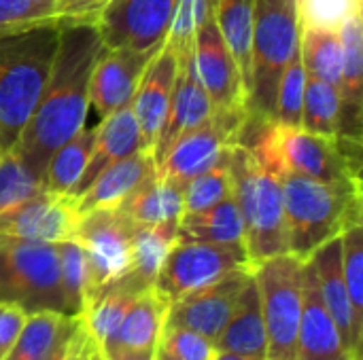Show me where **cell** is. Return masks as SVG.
Segmentation results:
<instances>
[{"label":"cell","mask_w":363,"mask_h":360,"mask_svg":"<svg viewBox=\"0 0 363 360\" xmlns=\"http://www.w3.org/2000/svg\"><path fill=\"white\" fill-rule=\"evenodd\" d=\"M104 45L96 25H62L49 79L32 117L11 146L34 172L45 176L55 149L85 127L89 83Z\"/></svg>","instance_id":"obj_1"},{"label":"cell","mask_w":363,"mask_h":360,"mask_svg":"<svg viewBox=\"0 0 363 360\" xmlns=\"http://www.w3.org/2000/svg\"><path fill=\"white\" fill-rule=\"evenodd\" d=\"M285 202L287 252L308 261L317 248L363 223L362 182H321L279 174Z\"/></svg>","instance_id":"obj_2"},{"label":"cell","mask_w":363,"mask_h":360,"mask_svg":"<svg viewBox=\"0 0 363 360\" xmlns=\"http://www.w3.org/2000/svg\"><path fill=\"white\" fill-rule=\"evenodd\" d=\"M255 159L279 174L321 182H362V142L308 132L300 125L268 123L247 144Z\"/></svg>","instance_id":"obj_3"},{"label":"cell","mask_w":363,"mask_h":360,"mask_svg":"<svg viewBox=\"0 0 363 360\" xmlns=\"http://www.w3.org/2000/svg\"><path fill=\"white\" fill-rule=\"evenodd\" d=\"M57 25L0 40V153L11 149L32 117L51 72Z\"/></svg>","instance_id":"obj_4"},{"label":"cell","mask_w":363,"mask_h":360,"mask_svg":"<svg viewBox=\"0 0 363 360\" xmlns=\"http://www.w3.org/2000/svg\"><path fill=\"white\" fill-rule=\"evenodd\" d=\"M300 51L298 0H255L251 70L247 93V125L274 123L279 83L291 57Z\"/></svg>","instance_id":"obj_5"},{"label":"cell","mask_w":363,"mask_h":360,"mask_svg":"<svg viewBox=\"0 0 363 360\" xmlns=\"http://www.w3.org/2000/svg\"><path fill=\"white\" fill-rule=\"evenodd\" d=\"M232 193L245 227V250L251 267L287 252L285 202L281 178L264 168L253 151L236 142L230 153Z\"/></svg>","instance_id":"obj_6"},{"label":"cell","mask_w":363,"mask_h":360,"mask_svg":"<svg viewBox=\"0 0 363 360\" xmlns=\"http://www.w3.org/2000/svg\"><path fill=\"white\" fill-rule=\"evenodd\" d=\"M0 299L28 312H64L57 244L0 238Z\"/></svg>","instance_id":"obj_7"},{"label":"cell","mask_w":363,"mask_h":360,"mask_svg":"<svg viewBox=\"0 0 363 360\" xmlns=\"http://www.w3.org/2000/svg\"><path fill=\"white\" fill-rule=\"evenodd\" d=\"M302 269L304 261L289 252L270 257L253 267L266 327V360H296L302 316Z\"/></svg>","instance_id":"obj_8"},{"label":"cell","mask_w":363,"mask_h":360,"mask_svg":"<svg viewBox=\"0 0 363 360\" xmlns=\"http://www.w3.org/2000/svg\"><path fill=\"white\" fill-rule=\"evenodd\" d=\"M134 225L117 208H98L79 216L74 242L81 246L87 265V299L123 278L132 259Z\"/></svg>","instance_id":"obj_9"},{"label":"cell","mask_w":363,"mask_h":360,"mask_svg":"<svg viewBox=\"0 0 363 360\" xmlns=\"http://www.w3.org/2000/svg\"><path fill=\"white\" fill-rule=\"evenodd\" d=\"M245 267H251L245 246L177 240L155 276L153 289L168 303H174Z\"/></svg>","instance_id":"obj_10"},{"label":"cell","mask_w":363,"mask_h":360,"mask_svg":"<svg viewBox=\"0 0 363 360\" xmlns=\"http://www.w3.org/2000/svg\"><path fill=\"white\" fill-rule=\"evenodd\" d=\"M247 112H215L206 123L189 129L172 142L155 166L164 180L185 187L191 178L213 168L236 142L247 127Z\"/></svg>","instance_id":"obj_11"},{"label":"cell","mask_w":363,"mask_h":360,"mask_svg":"<svg viewBox=\"0 0 363 360\" xmlns=\"http://www.w3.org/2000/svg\"><path fill=\"white\" fill-rule=\"evenodd\" d=\"M179 0H113L96 28L106 49L155 51L164 45Z\"/></svg>","instance_id":"obj_12"},{"label":"cell","mask_w":363,"mask_h":360,"mask_svg":"<svg viewBox=\"0 0 363 360\" xmlns=\"http://www.w3.org/2000/svg\"><path fill=\"white\" fill-rule=\"evenodd\" d=\"M194 66L219 112H247V87L242 74L213 19V13L196 28Z\"/></svg>","instance_id":"obj_13"},{"label":"cell","mask_w":363,"mask_h":360,"mask_svg":"<svg viewBox=\"0 0 363 360\" xmlns=\"http://www.w3.org/2000/svg\"><path fill=\"white\" fill-rule=\"evenodd\" d=\"M251 274L253 267L236 269L223 276L221 280L170 303L166 314V327L189 329L215 342L223 331Z\"/></svg>","instance_id":"obj_14"},{"label":"cell","mask_w":363,"mask_h":360,"mask_svg":"<svg viewBox=\"0 0 363 360\" xmlns=\"http://www.w3.org/2000/svg\"><path fill=\"white\" fill-rule=\"evenodd\" d=\"M79 216L74 199L43 191L0 212V238L60 244L74 238Z\"/></svg>","instance_id":"obj_15"},{"label":"cell","mask_w":363,"mask_h":360,"mask_svg":"<svg viewBox=\"0 0 363 360\" xmlns=\"http://www.w3.org/2000/svg\"><path fill=\"white\" fill-rule=\"evenodd\" d=\"M179 68H181V62H179L177 51L164 40V45L157 49V53L151 57L149 66L145 68L143 79L130 102L138 129H140L143 151H149L151 155L162 134L168 108H170Z\"/></svg>","instance_id":"obj_16"},{"label":"cell","mask_w":363,"mask_h":360,"mask_svg":"<svg viewBox=\"0 0 363 360\" xmlns=\"http://www.w3.org/2000/svg\"><path fill=\"white\" fill-rule=\"evenodd\" d=\"M353 354L345 348L340 331L330 316L315 267L304 261L302 269V316L298 329V344H296V360H351Z\"/></svg>","instance_id":"obj_17"},{"label":"cell","mask_w":363,"mask_h":360,"mask_svg":"<svg viewBox=\"0 0 363 360\" xmlns=\"http://www.w3.org/2000/svg\"><path fill=\"white\" fill-rule=\"evenodd\" d=\"M155 51L132 49H102L89 83V104L106 117L132 102V95L143 79Z\"/></svg>","instance_id":"obj_18"},{"label":"cell","mask_w":363,"mask_h":360,"mask_svg":"<svg viewBox=\"0 0 363 360\" xmlns=\"http://www.w3.org/2000/svg\"><path fill=\"white\" fill-rule=\"evenodd\" d=\"M168 308L170 303L153 286L143 291L132 303V308L125 312L117 329L98 348L102 356L155 354L166 327Z\"/></svg>","instance_id":"obj_19"},{"label":"cell","mask_w":363,"mask_h":360,"mask_svg":"<svg viewBox=\"0 0 363 360\" xmlns=\"http://www.w3.org/2000/svg\"><path fill=\"white\" fill-rule=\"evenodd\" d=\"M179 62H181V68H179L174 93L170 100V108H168L162 134L157 138V144L153 149L155 166L177 138H181L189 129L206 123L217 112L211 95L206 93V89L202 87V83L198 79V72L194 66V53Z\"/></svg>","instance_id":"obj_20"},{"label":"cell","mask_w":363,"mask_h":360,"mask_svg":"<svg viewBox=\"0 0 363 360\" xmlns=\"http://www.w3.org/2000/svg\"><path fill=\"white\" fill-rule=\"evenodd\" d=\"M153 174H155V159L149 151L140 149L104 168L87 187V191L74 199V208L79 214L98 208H117Z\"/></svg>","instance_id":"obj_21"},{"label":"cell","mask_w":363,"mask_h":360,"mask_svg":"<svg viewBox=\"0 0 363 360\" xmlns=\"http://www.w3.org/2000/svg\"><path fill=\"white\" fill-rule=\"evenodd\" d=\"M140 149H143L140 129H138V123H136V117H134V110L130 104L102 117V121L96 125L94 149H91L89 161L85 166V172L74 187L72 199H77L81 193H85L87 187L94 182V178L104 168H108L111 163H115Z\"/></svg>","instance_id":"obj_22"},{"label":"cell","mask_w":363,"mask_h":360,"mask_svg":"<svg viewBox=\"0 0 363 360\" xmlns=\"http://www.w3.org/2000/svg\"><path fill=\"white\" fill-rule=\"evenodd\" d=\"M311 263L317 274L321 299L340 331L345 348L353 356H359L363 342L355 333L353 310H351V301H349V293H347V284H345V276H342L340 238H334L328 244H323L321 248H317L311 257Z\"/></svg>","instance_id":"obj_23"},{"label":"cell","mask_w":363,"mask_h":360,"mask_svg":"<svg viewBox=\"0 0 363 360\" xmlns=\"http://www.w3.org/2000/svg\"><path fill=\"white\" fill-rule=\"evenodd\" d=\"M342 70H340V129L338 136L362 142L363 104V17H351L340 30Z\"/></svg>","instance_id":"obj_24"},{"label":"cell","mask_w":363,"mask_h":360,"mask_svg":"<svg viewBox=\"0 0 363 360\" xmlns=\"http://www.w3.org/2000/svg\"><path fill=\"white\" fill-rule=\"evenodd\" d=\"M215 348L219 352H232V354L266 360V327H264L259 291L253 274L247 286L242 289L223 331L215 339Z\"/></svg>","instance_id":"obj_25"},{"label":"cell","mask_w":363,"mask_h":360,"mask_svg":"<svg viewBox=\"0 0 363 360\" xmlns=\"http://www.w3.org/2000/svg\"><path fill=\"white\" fill-rule=\"evenodd\" d=\"M117 210L134 225H179L183 216V187L153 174Z\"/></svg>","instance_id":"obj_26"},{"label":"cell","mask_w":363,"mask_h":360,"mask_svg":"<svg viewBox=\"0 0 363 360\" xmlns=\"http://www.w3.org/2000/svg\"><path fill=\"white\" fill-rule=\"evenodd\" d=\"M177 240L245 246V227L234 193L206 210L183 214L179 221Z\"/></svg>","instance_id":"obj_27"},{"label":"cell","mask_w":363,"mask_h":360,"mask_svg":"<svg viewBox=\"0 0 363 360\" xmlns=\"http://www.w3.org/2000/svg\"><path fill=\"white\" fill-rule=\"evenodd\" d=\"M143 291L147 289H138L134 282L119 278L117 282L108 284L104 291H100L96 297L87 301V306L79 316L98 348L117 329V325L121 323V318L125 316V312L132 308V303Z\"/></svg>","instance_id":"obj_28"},{"label":"cell","mask_w":363,"mask_h":360,"mask_svg":"<svg viewBox=\"0 0 363 360\" xmlns=\"http://www.w3.org/2000/svg\"><path fill=\"white\" fill-rule=\"evenodd\" d=\"M177 229L179 225L134 227L130 269L123 278L134 282L138 289H151L166 255L177 242Z\"/></svg>","instance_id":"obj_29"},{"label":"cell","mask_w":363,"mask_h":360,"mask_svg":"<svg viewBox=\"0 0 363 360\" xmlns=\"http://www.w3.org/2000/svg\"><path fill=\"white\" fill-rule=\"evenodd\" d=\"M77 316L57 310L28 312L23 329L4 360H43L74 327Z\"/></svg>","instance_id":"obj_30"},{"label":"cell","mask_w":363,"mask_h":360,"mask_svg":"<svg viewBox=\"0 0 363 360\" xmlns=\"http://www.w3.org/2000/svg\"><path fill=\"white\" fill-rule=\"evenodd\" d=\"M94 140H96V125L83 127L60 149L53 151L45 170V182L49 193L72 199L74 187L81 180L85 166L89 161Z\"/></svg>","instance_id":"obj_31"},{"label":"cell","mask_w":363,"mask_h":360,"mask_svg":"<svg viewBox=\"0 0 363 360\" xmlns=\"http://www.w3.org/2000/svg\"><path fill=\"white\" fill-rule=\"evenodd\" d=\"M253 8L255 0H213V19L232 51L249 93L251 70V38H253Z\"/></svg>","instance_id":"obj_32"},{"label":"cell","mask_w":363,"mask_h":360,"mask_svg":"<svg viewBox=\"0 0 363 360\" xmlns=\"http://www.w3.org/2000/svg\"><path fill=\"white\" fill-rule=\"evenodd\" d=\"M300 57L306 76L325 81L340 89L342 45L338 30L300 28Z\"/></svg>","instance_id":"obj_33"},{"label":"cell","mask_w":363,"mask_h":360,"mask_svg":"<svg viewBox=\"0 0 363 360\" xmlns=\"http://www.w3.org/2000/svg\"><path fill=\"white\" fill-rule=\"evenodd\" d=\"M340 112H342V102H340L338 87L325 81L306 76L300 127L315 132V134L338 136Z\"/></svg>","instance_id":"obj_34"},{"label":"cell","mask_w":363,"mask_h":360,"mask_svg":"<svg viewBox=\"0 0 363 360\" xmlns=\"http://www.w3.org/2000/svg\"><path fill=\"white\" fill-rule=\"evenodd\" d=\"M47 191L45 176L34 172L11 149L0 153V212Z\"/></svg>","instance_id":"obj_35"},{"label":"cell","mask_w":363,"mask_h":360,"mask_svg":"<svg viewBox=\"0 0 363 360\" xmlns=\"http://www.w3.org/2000/svg\"><path fill=\"white\" fill-rule=\"evenodd\" d=\"M342 276L353 310L355 333L363 342V223L351 225L340 236Z\"/></svg>","instance_id":"obj_36"},{"label":"cell","mask_w":363,"mask_h":360,"mask_svg":"<svg viewBox=\"0 0 363 360\" xmlns=\"http://www.w3.org/2000/svg\"><path fill=\"white\" fill-rule=\"evenodd\" d=\"M230 153L232 149L213 168L198 174L183 187V214L206 210L232 193Z\"/></svg>","instance_id":"obj_37"},{"label":"cell","mask_w":363,"mask_h":360,"mask_svg":"<svg viewBox=\"0 0 363 360\" xmlns=\"http://www.w3.org/2000/svg\"><path fill=\"white\" fill-rule=\"evenodd\" d=\"M60 250V280L64 295V312L79 316L87 299V265L81 246L74 240L57 244Z\"/></svg>","instance_id":"obj_38"},{"label":"cell","mask_w":363,"mask_h":360,"mask_svg":"<svg viewBox=\"0 0 363 360\" xmlns=\"http://www.w3.org/2000/svg\"><path fill=\"white\" fill-rule=\"evenodd\" d=\"M47 25H57L55 0H0V40Z\"/></svg>","instance_id":"obj_39"},{"label":"cell","mask_w":363,"mask_h":360,"mask_svg":"<svg viewBox=\"0 0 363 360\" xmlns=\"http://www.w3.org/2000/svg\"><path fill=\"white\" fill-rule=\"evenodd\" d=\"M362 11L363 0H298L300 28L340 30Z\"/></svg>","instance_id":"obj_40"},{"label":"cell","mask_w":363,"mask_h":360,"mask_svg":"<svg viewBox=\"0 0 363 360\" xmlns=\"http://www.w3.org/2000/svg\"><path fill=\"white\" fill-rule=\"evenodd\" d=\"M304 85H306V72H304L302 57H300V51H298L291 57V62L287 64V68L283 72V79L279 83L277 104H274V123L300 125Z\"/></svg>","instance_id":"obj_41"},{"label":"cell","mask_w":363,"mask_h":360,"mask_svg":"<svg viewBox=\"0 0 363 360\" xmlns=\"http://www.w3.org/2000/svg\"><path fill=\"white\" fill-rule=\"evenodd\" d=\"M157 352L172 360H213L217 348L215 342L196 331L181 327H164Z\"/></svg>","instance_id":"obj_42"},{"label":"cell","mask_w":363,"mask_h":360,"mask_svg":"<svg viewBox=\"0 0 363 360\" xmlns=\"http://www.w3.org/2000/svg\"><path fill=\"white\" fill-rule=\"evenodd\" d=\"M113 0H55V21L62 25H96Z\"/></svg>","instance_id":"obj_43"},{"label":"cell","mask_w":363,"mask_h":360,"mask_svg":"<svg viewBox=\"0 0 363 360\" xmlns=\"http://www.w3.org/2000/svg\"><path fill=\"white\" fill-rule=\"evenodd\" d=\"M28 318V310L21 308L15 301H6L0 299V360L9 356V352L13 350L23 323Z\"/></svg>","instance_id":"obj_44"},{"label":"cell","mask_w":363,"mask_h":360,"mask_svg":"<svg viewBox=\"0 0 363 360\" xmlns=\"http://www.w3.org/2000/svg\"><path fill=\"white\" fill-rule=\"evenodd\" d=\"M91 350H94V339L83 325L81 316H77L74 331L68 339V350H66V360H91Z\"/></svg>","instance_id":"obj_45"},{"label":"cell","mask_w":363,"mask_h":360,"mask_svg":"<svg viewBox=\"0 0 363 360\" xmlns=\"http://www.w3.org/2000/svg\"><path fill=\"white\" fill-rule=\"evenodd\" d=\"M77 323V320H74ZM72 331H74V327H72ZM72 331L66 335V337H62V342L45 356L43 360H66V350H68V339H70V335H72Z\"/></svg>","instance_id":"obj_46"},{"label":"cell","mask_w":363,"mask_h":360,"mask_svg":"<svg viewBox=\"0 0 363 360\" xmlns=\"http://www.w3.org/2000/svg\"><path fill=\"white\" fill-rule=\"evenodd\" d=\"M102 354V352H100ZM104 360H157L155 354H119V356H102Z\"/></svg>","instance_id":"obj_47"},{"label":"cell","mask_w":363,"mask_h":360,"mask_svg":"<svg viewBox=\"0 0 363 360\" xmlns=\"http://www.w3.org/2000/svg\"><path fill=\"white\" fill-rule=\"evenodd\" d=\"M213 360H259V359H251V356H242V354H232V352H215Z\"/></svg>","instance_id":"obj_48"},{"label":"cell","mask_w":363,"mask_h":360,"mask_svg":"<svg viewBox=\"0 0 363 360\" xmlns=\"http://www.w3.org/2000/svg\"><path fill=\"white\" fill-rule=\"evenodd\" d=\"M91 360H104L102 359V354H100V350H98V346L94 344V350H91Z\"/></svg>","instance_id":"obj_49"},{"label":"cell","mask_w":363,"mask_h":360,"mask_svg":"<svg viewBox=\"0 0 363 360\" xmlns=\"http://www.w3.org/2000/svg\"><path fill=\"white\" fill-rule=\"evenodd\" d=\"M157 360H172L170 356H166V354H162V352H157Z\"/></svg>","instance_id":"obj_50"},{"label":"cell","mask_w":363,"mask_h":360,"mask_svg":"<svg viewBox=\"0 0 363 360\" xmlns=\"http://www.w3.org/2000/svg\"><path fill=\"white\" fill-rule=\"evenodd\" d=\"M351 360H362V354H359V356H353V359Z\"/></svg>","instance_id":"obj_51"}]
</instances>
